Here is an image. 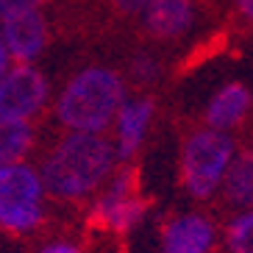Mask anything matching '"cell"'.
<instances>
[{"mask_svg": "<svg viewBox=\"0 0 253 253\" xmlns=\"http://www.w3.org/2000/svg\"><path fill=\"white\" fill-rule=\"evenodd\" d=\"M114 167V145L103 134L70 131L42 162V189L56 198H81L92 192Z\"/></svg>", "mask_w": 253, "mask_h": 253, "instance_id": "cell-1", "label": "cell"}, {"mask_svg": "<svg viewBox=\"0 0 253 253\" xmlns=\"http://www.w3.org/2000/svg\"><path fill=\"white\" fill-rule=\"evenodd\" d=\"M123 97L126 86L114 70L89 67L67 84V89L61 92L56 103V114L73 131L100 134L120 112Z\"/></svg>", "mask_w": 253, "mask_h": 253, "instance_id": "cell-2", "label": "cell"}, {"mask_svg": "<svg viewBox=\"0 0 253 253\" xmlns=\"http://www.w3.org/2000/svg\"><path fill=\"white\" fill-rule=\"evenodd\" d=\"M234 159V139L225 131L201 128L184 139L181 148V175L195 198H209L214 192Z\"/></svg>", "mask_w": 253, "mask_h": 253, "instance_id": "cell-3", "label": "cell"}, {"mask_svg": "<svg viewBox=\"0 0 253 253\" xmlns=\"http://www.w3.org/2000/svg\"><path fill=\"white\" fill-rule=\"evenodd\" d=\"M47 100V81L39 70L20 64L0 78V120L28 123Z\"/></svg>", "mask_w": 253, "mask_h": 253, "instance_id": "cell-4", "label": "cell"}, {"mask_svg": "<svg viewBox=\"0 0 253 253\" xmlns=\"http://www.w3.org/2000/svg\"><path fill=\"white\" fill-rule=\"evenodd\" d=\"M3 45L8 50V59H17L20 64L31 61L37 56L47 42V25H45V17L39 14L37 8H28L23 14L17 17H8L3 20Z\"/></svg>", "mask_w": 253, "mask_h": 253, "instance_id": "cell-5", "label": "cell"}, {"mask_svg": "<svg viewBox=\"0 0 253 253\" xmlns=\"http://www.w3.org/2000/svg\"><path fill=\"white\" fill-rule=\"evenodd\" d=\"M131 186H134V170L120 172L114 178L112 189L100 198V203L95 209V217L100 223L112 225L117 231H126L139 223L142 211H145V203L131 192Z\"/></svg>", "mask_w": 253, "mask_h": 253, "instance_id": "cell-6", "label": "cell"}, {"mask_svg": "<svg viewBox=\"0 0 253 253\" xmlns=\"http://www.w3.org/2000/svg\"><path fill=\"white\" fill-rule=\"evenodd\" d=\"M214 228L203 214H184L164 228L162 253H209Z\"/></svg>", "mask_w": 253, "mask_h": 253, "instance_id": "cell-7", "label": "cell"}, {"mask_svg": "<svg viewBox=\"0 0 253 253\" xmlns=\"http://www.w3.org/2000/svg\"><path fill=\"white\" fill-rule=\"evenodd\" d=\"M195 20L192 0H153L145 8V25L159 39H178Z\"/></svg>", "mask_w": 253, "mask_h": 253, "instance_id": "cell-8", "label": "cell"}, {"mask_svg": "<svg viewBox=\"0 0 253 253\" xmlns=\"http://www.w3.org/2000/svg\"><path fill=\"white\" fill-rule=\"evenodd\" d=\"M42 198V178L25 164L0 167V206H37Z\"/></svg>", "mask_w": 253, "mask_h": 253, "instance_id": "cell-9", "label": "cell"}, {"mask_svg": "<svg viewBox=\"0 0 253 253\" xmlns=\"http://www.w3.org/2000/svg\"><path fill=\"white\" fill-rule=\"evenodd\" d=\"M150 114H153V100H148V97L120 106V112H117V156L131 159L136 153V148L142 145V136H145V128L150 123Z\"/></svg>", "mask_w": 253, "mask_h": 253, "instance_id": "cell-10", "label": "cell"}, {"mask_svg": "<svg viewBox=\"0 0 253 253\" xmlns=\"http://www.w3.org/2000/svg\"><path fill=\"white\" fill-rule=\"evenodd\" d=\"M251 109V92L242 84H228L211 97V103L206 109V123L214 131H228L237 123H242V117Z\"/></svg>", "mask_w": 253, "mask_h": 253, "instance_id": "cell-11", "label": "cell"}, {"mask_svg": "<svg viewBox=\"0 0 253 253\" xmlns=\"http://www.w3.org/2000/svg\"><path fill=\"white\" fill-rule=\"evenodd\" d=\"M225 198L234 206H253V150L231 159L225 170Z\"/></svg>", "mask_w": 253, "mask_h": 253, "instance_id": "cell-12", "label": "cell"}, {"mask_svg": "<svg viewBox=\"0 0 253 253\" xmlns=\"http://www.w3.org/2000/svg\"><path fill=\"white\" fill-rule=\"evenodd\" d=\"M34 142V131L28 123H6L0 120V167L17 164V159L25 156Z\"/></svg>", "mask_w": 253, "mask_h": 253, "instance_id": "cell-13", "label": "cell"}, {"mask_svg": "<svg viewBox=\"0 0 253 253\" xmlns=\"http://www.w3.org/2000/svg\"><path fill=\"white\" fill-rule=\"evenodd\" d=\"M42 220V206H0V225L11 231H28Z\"/></svg>", "mask_w": 253, "mask_h": 253, "instance_id": "cell-14", "label": "cell"}, {"mask_svg": "<svg viewBox=\"0 0 253 253\" xmlns=\"http://www.w3.org/2000/svg\"><path fill=\"white\" fill-rule=\"evenodd\" d=\"M228 248L231 253H253V209L231 223Z\"/></svg>", "mask_w": 253, "mask_h": 253, "instance_id": "cell-15", "label": "cell"}, {"mask_svg": "<svg viewBox=\"0 0 253 253\" xmlns=\"http://www.w3.org/2000/svg\"><path fill=\"white\" fill-rule=\"evenodd\" d=\"M39 0H0V17L8 20V17H17L28 11V8H37Z\"/></svg>", "mask_w": 253, "mask_h": 253, "instance_id": "cell-16", "label": "cell"}, {"mask_svg": "<svg viewBox=\"0 0 253 253\" xmlns=\"http://www.w3.org/2000/svg\"><path fill=\"white\" fill-rule=\"evenodd\" d=\"M159 67L153 59H136L134 61V75L136 78H142V81H150V78H156Z\"/></svg>", "mask_w": 253, "mask_h": 253, "instance_id": "cell-17", "label": "cell"}, {"mask_svg": "<svg viewBox=\"0 0 253 253\" xmlns=\"http://www.w3.org/2000/svg\"><path fill=\"white\" fill-rule=\"evenodd\" d=\"M112 3H114L117 11H123V14H136V11H145L153 0H112Z\"/></svg>", "mask_w": 253, "mask_h": 253, "instance_id": "cell-18", "label": "cell"}, {"mask_svg": "<svg viewBox=\"0 0 253 253\" xmlns=\"http://www.w3.org/2000/svg\"><path fill=\"white\" fill-rule=\"evenodd\" d=\"M234 3H237L239 14L245 17L248 23H253V0H234Z\"/></svg>", "mask_w": 253, "mask_h": 253, "instance_id": "cell-19", "label": "cell"}, {"mask_svg": "<svg viewBox=\"0 0 253 253\" xmlns=\"http://www.w3.org/2000/svg\"><path fill=\"white\" fill-rule=\"evenodd\" d=\"M8 73V50L6 45H3V37H0V78Z\"/></svg>", "mask_w": 253, "mask_h": 253, "instance_id": "cell-20", "label": "cell"}, {"mask_svg": "<svg viewBox=\"0 0 253 253\" xmlns=\"http://www.w3.org/2000/svg\"><path fill=\"white\" fill-rule=\"evenodd\" d=\"M42 253H78V248H73V245H50Z\"/></svg>", "mask_w": 253, "mask_h": 253, "instance_id": "cell-21", "label": "cell"}]
</instances>
